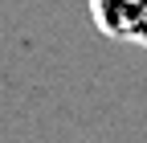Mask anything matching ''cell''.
<instances>
[{"label":"cell","mask_w":147,"mask_h":143,"mask_svg":"<svg viewBox=\"0 0 147 143\" xmlns=\"http://www.w3.org/2000/svg\"><path fill=\"white\" fill-rule=\"evenodd\" d=\"M123 29L131 33L135 41H143V45H147V0H139V4L123 16Z\"/></svg>","instance_id":"obj_1"}]
</instances>
